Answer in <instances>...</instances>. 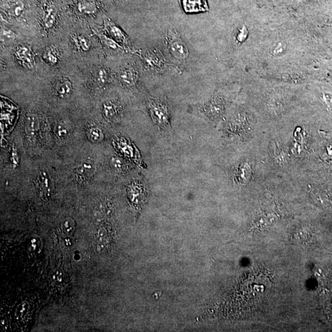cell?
Instances as JSON below:
<instances>
[{
	"label": "cell",
	"mask_w": 332,
	"mask_h": 332,
	"mask_svg": "<svg viewBox=\"0 0 332 332\" xmlns=\"http://www.w3.org/2000/svg\"><path fill=\"white\" fill-rule=\"evenodd\" d=\"M111 166L112 168L116 170V171H121V170H123L124 167H125L123 161L117 158L112 159Z\"/></svg>",
	"instance_id": "23"
},
{
	"label": "cell",
	"mask_w": 332,
	"mask_h": 332,
	"mask_svg": "<svg viewBox=\"0 0 332 332\" xmlns=\"http://www.w3.org/2000/svg\"><path fill=\"white\" fill-rule=\"evenodd\" d=\"M96 172V167L91 163H84L78 166L75 174L77 180L80 183L87 182Z\"/></svg>",
	"instance_id": "10"
},
{
	"label": "cell",
	"mask_w": 332,
	"mask_h": 332,
	"mask_svg": "<svg viewBox=\"0 0 332 332\" xmlns=\"http://www.w3.org/2000/svg\"><path fill=\"white\" fill-rule=\"evenodd\" d=\"M43 58L51 65H56L59 61L58 51L53 46H48L43 52Z\"/></svg>",
	"instance_id": "18"
},
{
	"label": "cell",
	"mask_w": 332,
	"mask_h": 332,
	"mask_svg": "<svg viewBox=\"0 0 332 332\" xmlns=\"http://www.w3.org/2000/svg\"><path fill=\"white\" fill-rule=\"evenodd\" d=\"M38 186L40 190L45 193L48 195L51 190V180L50 177L45 172H40L37 177Z\"/></svg>",
	"instance_id": "19"
},
{
	"label": "cell",
	"mask_w": 332,
	"mask_h": 332,
	"mask_svg": "<svg viewBox=\"0 0 332 332\" xmlns=\"http://www.w3.org/2000/svg\"><path fill=\"white\" fill-rule=\"evenodd\" d=\"M25 5L21 0H13L4 8V12L11 18H19L25 12Z\"/></svg>",
	"instance_id": "12"
},
{
	"label": "cell",
	"mask_w": 332,
	"mask_h": 332,
	"mask_svg": "<svg viewBox=\"0 0 332 332\" xmlns=\"http://www.w3.org/2000/svg\"><path fill=\"white\" fill-rule=\"evenodd\" d=\"M147 109L156 125L163 129L170 128V108L165 99L150 97Z\"/></svg>",
	"instance_id": "2"
},
{
	"label": "cell",
	"mask_w": 332,
	"mask_h": 332,
	"mask_svg": "<svg viewBox=\"0 0 332 332\" xmlns=\"http://www.w3.org/2000/svg\"><path fill=\"white\" fill-rule=\"evenodd\" d=\"M286 51V45L283 42H279L278 44L273 46L272 50H271V54L273 56H282Z\"/></svg>",
	"instance_id": "21"
},
{
	"label": "cell",
	"mask_w": 332,
	"mask_h": 332,
	"mask_svg": "<svg viewBox=\"0 0 332 332\" xmlns=\"http://www.w3.org/2000/svg\"><path fill=\"white\" fill-rule=\"evenodd\" d=\"M93 77L95 82L99 88H104L111 83L112 75L111 71L103 66H98L94 71Z\"/></svg>",
	"instance_id": "11"
},
{
	"label": "cell",
	"mask_w": 332,
	"mask_h": 332,
	"mask_svg": "<svg viewBox=\"0 0 332 332\" xmlns=\"http://www.w3.org/2000/svg\"><path fill=\"white\" fill-rule=\"evenodd\" d=\"M117 79L123 87L135 89L140 83V73L135 63H128L118 70Z\"/></svg>",
	"instance_id": "4"
},
{
	"label": "cell",
	"mask_w": 332,
	"mask_h": 332,
	"mask_svg": "<svg viewBox=\"0 0 332 332\" xmlns=\"http://www.w3.org/2000/svg\"><path fill=\"white\" fill-rule=\"evenodd\" d=\"M55 91L57 96L62 99L70 97L73 92V85L71 81L67 78L59 79L55 85Z\"/></svg>",
	"instance_id": "13"
},
{
	"label": "cell",
	"mask_w": 332,
	"mask_h": 332,
	"mask_svg": "<svg viewBox=\"0 0 332 332\" xmlns=\"http://www.w3.org/2000/svg\"><path fill=\"white\" fill-rule=\"evenodd\" d=\"M180 4L186 14L209 12L207 0H180Z\"/></svg>",
	"instance_id": "9"
},
{
	"label": "cell",
	"mask_w": 332,
	"mask_h": 332,
	"mask_svg": "<svg viewBox=\"0 0 332 332\" xmlns=\"http://www.w3.org/2000/svg\"><path fill=\"white\" fill-rule=\"evenodd\" d=\"M89 137L93 142H99L102 140L103 133L98 128H91L89 130Z\"/></svg>",
	"instance_id": "20"
},
{
	"label": "cell",
	"mask_w": 332,
	"mask_h": 332,
	"mask_svg": "<svg viewBox=\"0 0 332 332\" xmlns=\"http://www.w3.org/2000/svg\"><path fill=\"white\" fill-rule=\"evenodd\" d=\"M248 34V31L247 28L245 27H242V29L239 30V33L237 36V40H238V42L242 43L246 40Z\"/></svg>",
	"instance_id": "24"
},
{
	"label": "cell",
	"mask_w": 332,
	"mask_h": 332,
	"mask_svg": "<svg viewBox=\"0 0 332 332\" xmlns=\"http://www.w3.org/2000/svg\"><path fill=\"white\" fill-rule=\"evenodd\" d=\"M2 39L4 41L13 42L16 38V34L13 30L8 28H2Z\"/></svg>",
	"instance_id": "22"
},
{
	"label": "cell",
	"mask_w": 332,
	"mask_h": 332,
	"mask_svg": "<svg viewBox=\"0 0 332 332\" xmlns=\"http://www.w3.org/2000/svg\"><path fill=\"white\" fill-rule=\"evenodd\" d=\"M93 30L94 33L96 34L98 38H99L103 45L105 46V47L109 49V50L115 51H120L125 50L122 46L118 44L117 42H115L114 40H113L112 38L108 36L107 34H104L97 30Z\"/></svg>",
	"instance_id": "16"
},
{
	"label": "cell",
	"mask_w": 332,
	"mask_h": 332,
	"mask_svg": "<svg viewBox=\"0 0 332 332\" xmlns=\"http://www.w3.org/2000/svg\"><path fill=\"white\" fill-rule=\"evenodd\" d=\"M297 1L301 2V1H303V0H297Z\"/></svg>",
	"instance_id": "26"
},
{
	"label": "cell",
	"mask_w": 332,
	"mask_h": 332,
	"mask_svg": "<svg viewBox=\"0 0 332 332\" xmlns=\"http://www.w3.org/2000/svg\"><path fill=\"white\" fill-rule=\"evenodd\" d=\"M14 56L20 64L27 70H32L35 66V60L32 50L27 45L19 46L14 51Z\"/></svg>",
	"instance_id": "8"
},
{
	"label": "cell",
	"mask_w": 332,
	"mask_h": 332,
	"mask_svg": "<svg viewBox=\"0 0 332 332\" xmlns=\"http://www.w3.org/2000/svg\"><path fill=\"white\" fill-rule=\"evenodd\" d=\"M40 120L35 114H29L25 117L24 129L28 136H34L40 129Z\"/></svg>",
	"instance_id": "14"
},
{
	"label": "cell",
	"mask_w": 332,
	"mask_h": 332,
	"mask_svg": "<svg viewBox=\"0 0 332 332\" xmlns=\"http://www.w3.org/2000/svg\"><path fill=\"white\" fill-rule=\"evenodd\" d=\"M43 11V27L46 30H50L56 24L59 16V8L54 0H45Z\"/></svg>",
	"instance_id": "6"
},
{
	"label": "cell",
	"mask_w": 332,
	"mask_h": 332,
	"mask_svg": "<svg viewBox=\"0 0 332 332\" xmlns=\"http://www.w3.org/2000/svg\"><path fill=\"white\" fill-rule=\"evenodd\" d=\"M120 114V107L116 102L108 100L103 104V115L108 121L116 120Z\"/></svg>",
	"instance_id": "15"
},
{
	"label": "cell",
	"mask_w": 332,
	"mask_h": 332,
	"mask_svg": "<svg viewBox=\"0 0 332 332\" xmlns=\"http://www.w3.org/2000/svg\"><path fill=\"white\" fill-rule=\"evenodd\" d=\"M68 134V130L63 125H59L57 128V135L60 138H63Z\"/></svg>",
	"instance_id": "25"
},
{
	"label": "cell",
	"mask_w": 332,
	"mask_h": 332,
	"mask_svg": "<svg viewBox=\"0 0 332 332\" xmlns=\"http://www.w3.org/2000/svg\"><path fill=\"white\" fill-rule=\"evenodd\" d=\"M71 40L75 48L79 51L86 53L91 49V43L87 36L83 34H74L71 37Z\"/></svg>",
	"instance_id": "17"
},
{
	"label": "cell",
	"mask_w": 332,
	"mask_h": 332,
	"mask_svg": "<svg viewBox=\"0 0 332 332\" xmlns=\"http://www.w3.org/2000/svg\"><path fill=\"white\" fill-rule=\"evenodd\" d=\"M73 9L80 16H91L99 12L101 5L99 0H75Z\"/></svg>",
	"instance_id": "7"
},
{
	"label": "cell",
	"mask_w": 332,
	"mask_h": 332,
	"mask_svg": "<svg viewBox=\"0 0 332 332\" xmlns=\"http://www.w3.org/2000/svg\"><path fill=\"white\" fill-rule=\"evenodd\" d=\"M103 27L106 34L122 46L125 50H132L131 40L119 26L115 24L110 19H106L103 21Z\"/></svg>",
	"instance_id": "5"
},
{
	"label": "cell",
	"mask_w": 332,
	"mask_h": 332,
	"mask_svg": "<svg viewBox=\"0 0 332 332\" xmlns=\"http://www.w3.org/2000/svg\"><path fill=\"white\" fill-rule=\"evenodd\" d=\"M165 43L169 53L174 58L179 62H185L189 59L190 50L180 34L174 28L167 31Z\"/></svg>",
	"instance_id": "3"
},
{
	"label": "cell",
	"mask_w": 332,
	"mask_h": 332,
	"mask_svg": "<svg viewBox=\"0 0 332 332\" xmlns=\"http://www.w3.org/2000/svg\"><path fill=\"white\" fill-rule=\"evenodd\" d=\"M137 55L142 60L144 67L150 74L162 75L171 66L162 52L157 48L138 52Z\"/></svg>",
	"instance_id": "1"
}]
</instances>
